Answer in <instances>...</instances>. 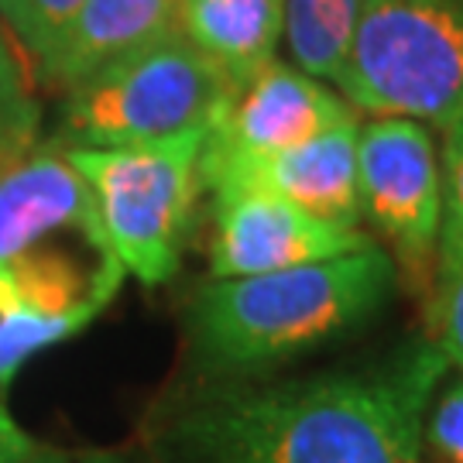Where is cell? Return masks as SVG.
Listing matches in <instances>:
<instances>
[{
  "label": "cell",
  "mask_w": 463,
  "mask_h": 463,
  "mask_svg": "<svg viewBox=\"0 0 463 463\" xmlns=\"http://www.w3.org/2000/svg\"><path fill=\"white\" fill-rule=\"evenodd\" d=\"M449 371L419 336L374 364L309 378H199L162 415V449L172 463H422Z\"/></svg>",
  "instance_id": "6da1fadb"
},
{
  "label": "cell",
  "mask_w": 463,
  "mask_h": 463,
  "mask_svg": "<svg viewBox=\"0 0 463 463\" xmlns=\"http://www.w3.org/2000/svg\"><path fill=\"white\" fill-rule=\"evenodd\" d=\"M398 268L378 241L316 265L210 279L189 298V354L203 381L258 378L344 340L388 306Z\"/></svg>",
  "instance_id": "7a4b0ae2"
},
{
  "label": "cell",
  "mask_w": 463,
  "mask_h": 463,
  "mask_svg": "<svg viewBox=\"0 0 463 463\" xmlns=\"http://www.w3.org/2000/svg\"><path fill=\"white\" fill-rule=\"evenodd\" d=\"M333 86L357 114L447 134L463 117V0H364Z\"/></svg>",
  "instance_id": "3957f363"
},
{
  "label": "cell",
  "mask_w": 463,
  "mask_h": 463,
  "mask_svg": "<svg viewBox=\"0 0 463 463\" xmlns=\"http://www.w3.org/2000/svg\"><path fill=\"white\" fill-rule=\"evenodd\" d=\"M237 83L179 28L69 86V148H131L210 131Z\"/></svg>",
  "instance_id": "277c9868"
},
{
  "label": "cell",
  "mask_w": 463,
  "mask_h": 463,
  "mask_svg": "<svg viewBox=\"0 0 463 463\" xmlns=\"http://www.w3.org/2000/svg\"><path fill=\"white\" fill-rule=\"evenodd\" d=\"M210 131L131 148H66L97 199L103 231L128 275L158 288L175 279L193 223L199 155Z\"/></svg>",
  "instance_id": "5b68a950"
},
{
  "label": "cell",
  "mask_w": 463,
  "mask_h": 463,
  "mask_svg": "<svg viewBox=\"0 0 463 463\" xmlns=\"http://www.w3.org/2000/svg\"><path fill=\"white\" fill-rule=\"evenodd\" d=\"M59 231L0 261V388L32 361L38 350L62 344L97 319L124 281L107 237H69Z\"/></svg>",
  "instance_id": "8992f818"
},
{
  "label": "cell",
  "mask_w": 463,
  "mask_h": 463,
  "mask_svg": "<svg viewBox=\"0 0 463 463\" xmlns=\"http://www.w3.org/2000/svg\"><path fill=\"white\" fill-rule=\"evenodd\" d=\"M357 199L361 220L388 244L395 268L412 285H432L443 165L432 131L409 117H374L357 128Z\"/></svg>",
  "instance_id": "52a82bcc"
},
{
  "label": "cell",
  "mask_w": 463,
  "mask_h": 463,
  "mask_svg": "<svg viewBox=\"0 0 463 463\" xmlns=\"http://www.w3.org/2000/svg\"><path fill=\"white\" fill-rule=\"evenodd\" d=\"M213 193L210 275L248 279L344 258L374 244L361 227H336L258 185H220Z\"/></svg>",
  "instance_id": "ba28073f"
},
{
  "label": "cell",
  "mask_w": 463,
  "mask_h": 463,
  "mask_svg": "<svg viewBox=\"0 0 463 463\" xmlns=\"http://www.w3.org/2000/svg\"><path fill=\"white\" fill-rule=\"evenodd\" d=\"M354 120L357 110L323 80L275 59L233 90L203 141L199 168L268 158Z\"/></svg>",
  "instance_id": "9c48e42d"
},
{
  "label": "cell",
  "mask_w": 463,
  "mask_h": 463,
  "mask_svg": "<svg viewBox=\"0 0 463 463\" xmlns=\"http://www.w3.org/2000/svg\"><path fill=\"white\" fill-rule=\"evenodd\" d=\"M357 128L340 124L316 134L306 145H296L254 162L199 168L206 189L220 185H258L265 193L288 199L292 206L319 216L336 227H361V199H357Z\"/></svg>",
  "instance_id": "30bf717a"
},
{
  "label": "cell",
  "mask_w": 463,
  "mask_h": 463,
  "mask_svg": "<svg viewBox=\"0 0 463 463\" xmlns=\"http://www.w3.org/2000/svg\"><path fill=\"white\" fill-rule=\"evenodd\" d=\"M59 231H103L97 199L66 148L24 151L0 168V261Z\"/></svg>",
  "instance_id": "8fae6325"
},
{
  "label": "cell",
  "mask_w": 463,
  "mask_h": 463,
  "mask_svg": "<svg viewBox=\"0 0 463 463\" xmlns=\"http://www.w3.org/2000/svg\"><path fill=\"white\" fill-rule=\"evenodd\" d=\"M175 17L179 0H86L34 59L45 83L69 90L97 69L175 32Z\"/></svg>",
  "instance_id": "7c38bea8"
},
{
  "label": "cell",
  "mask_w": 463,
  "mask_h": 463,
  "mask_svg": "<svg viewBox=\"0 0 463 463\" xmlns=\"http://www.w3.org/2000/svg\"><path fill=\"white\" fill-rule=\"evenodd\" d=\"M175 28L241 86L275 62L285 0H179Z\"/></svg>",
  "instance_id": "4fadbf2b"
},
{
  "label": "cell",
  "mask_w": 463,
  "mask_h": 463,
  "mask_svg": "<svg viewBox=\"0 0 463 463\" xmlns=\"http://www.w3.org/2000/svg\"><path fill=\"white\" fill-rule=\"evenodd\" d=\"M361 4L364 0H285L281 42L288 45L296 69L323 83H336L347 62Z\"/></svg>",
  "instance_id": "5bb4252c"
},
{
  "label": "cell",
  "mask_w": 463,
  "mask_h": 463,
  "mask_svg": "<svg viewBox=\"0 0 463 463\" xmlns=\"http://www.w3.org/2000/svg\"><path fill=\"white\" fill-rule=\"evenodd\" d=\"M34 131H38V107L11 52V42L0 32V168L32 148Z\"/></svg>",
  "instance_id": "9a60e30c"
},
{
  "label": "cell",
  "mask_w": 463,
  "mask_h": 463,
  "mask_svg": "<svg viewBox=\"0 0 463 463\" xmlns=\"http://www.w3.org/2000/svg\"><path fill=\"white\" fill-rule=\"evenodd\" d=\"M426 340L443 350L449 367L463 374V265H439L432 271Z\"/></svg>",
  "instance_id": "2e32d148"
},
{
  "label": "cell",
  "mask_w": 463,
  "mask_h": 463,
  "mask_svg": "<svg viewBox=\"0 0 463 463\" xmlns=\"http://www.w3.org/2000/svg\"><path fill=\"white\" fill-rule=\"evenodd\" d=\"M443 165V223L436 268L463 265V117L447 131V148L439 155Z\"/></svg>",
  "instance_id": "e0dca14e"
},
{
  "label": "cell",
  "mask_w": 463,
  "mask_h": 463,
  "mask_svg": "<svg viewBox=\"0 0 463 463\" xmlns=\"http://www.w3.org/2000/svg\"><path fill=\"white\" fill-rule=\"evenodd\" d=\"M86 0H0V14L24 49L38 55L55 34L80 14Z\"/></svg>",
  "instance_id": "ac0fdd59"
},
{
  "label": "cell",
  "mask_w": 463,
  "mask_h": 463,
  "mask_svg": "<svg viewBox=\"0 0 463 463\" xmlns=\"http://www.w3.org/2000/svg\"><path fill=\"white\" fill-rule=\"evenodd\" d=\"M426 449L439 463H463V374L443 381L426 415Z\"/></svg>",
  "instance_id": "d6986e66"
},
{
  "label": "cell",
  "mask_w": 463,
  "mask_h": 463,
  "mask_svg": "<svg viewBox=\"0 0 463 463\" xmlns=\"http://www.w3.org/2000/svg\"><path fill=\"white\" fill-rule=\"evenodd\" d=\"M34 439L14 422L7 405L0 402V463H28L34 457Z\"/></svg>",
  "instance_id": "ffe728a7"
},
{
  "label": "cell",
  "mask_w": 463,
  "mask_h": 463,
  "mask_svg": "<svg viewBox=\"0 0 463 463\" xmlns=\"http://www.w3.org/2000/svg\"><path fill=\"white\" fill-rule=\"evenodd\" d=\"M28 463H128L114 457V453H103V449H80V453H69V449H34V457Z\"/></svg>",
  "instance_id": "44dd1931"
}]
</instances>
